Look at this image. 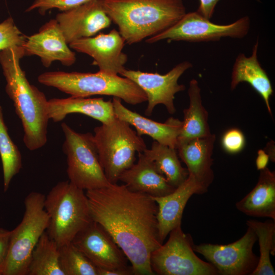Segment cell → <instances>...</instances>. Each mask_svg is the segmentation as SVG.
Segmentation results:
<instances>
[{"label": "cell", "mask_w": 275, "mask_h": 275, "mask_svg": "<svg viewBox=\"0 0 275 275\" xmlns=\"http://www.w3.org/2000/svg\"><path fill=\"white\" fill-rule=\"evenodd\" d=\"M72 243L98 268L125 269L128 260L110 234L92 221L79 232Z\"/></svg>", "instance_id": "cell-13"}, {"label": "cell", "mask_w": 275, "mask_h": 275, "mask_svg": "<svg viewBox=\"0 0 275 275\" xmlns=\"http://www.w3.org/2000/svg\"><path fill=\"white\" fill-rule=\"evenodd\" d=\"M192 66L189 62L184 61L178 64L165 74L124 68L120 75L132 80L146 94L148 101L145 112L146 115L151 116L155 107L160 104L165 106L169 114H173L176 112L174 103L175 95L185 89V86L179 84L178 80L182 74Z\"/></svg>", "instance_id": "cell-12"}, {"label": "cell", "mask_w": 275, "mask_h": 275, "mask_svg": "<svg viewBox=\"0 0 275 275\" xmlns=\"http://www.w3.org/2000/svg\"><path fill=\"white\" fill-rule=\"evenodd\" d=\"M24 56L22 46L8 48L0 51V64L6 93L22 123L23 142L29 150L34 151L47 141L48 100L42 92L29 82L21 69L20 61Z\"/></svg>", "instance_id": "cell-2"}, {"label": "cell", "mask_w": 275, "mask_h": 275, "mask_svg": "<svg viewBox=\"0 0 275 275\" xmlns=\"http://www.w3.org/2000/svg\"><path fill=\"white\" fill-rule=\"evenodd\" d=\"M11 231L0 228V275H3L8 255Z\"/></svg>", "instance_id": "cell-33"}, {"label": "cell", "mask_w": 275, "mask_h": 275, "mask_svg": "<svg viewBox=\"0 0 275 275\" xmlns=\"http://www.w3.org/2000/svg\"><path fill=\"white\" fill-rule=\"evenodd\" d=\"M250 20L248 16L239 18L232 23L221 25L211 22L197 11L186 13L171 27L146 42L154 43L163 40L191 42L217 41L222 37L241 39L249 32Z\"/></svg>", "instance_id": "cell-10"}, {"label": "cell", "mask_w": 275, "mask_h": 275, "mask_svg": "<svg viewBox=\"0 0 275 275\" xmlns=\"http://www.w3.org/2000/svg\"><path fill=\"white\" fill-rule=\"evenodd\" d=\"M235 205L246 215L268 217L275 221L274 172L267 167L260 170L256 185Z\"/></svg>", "instance_id": "cell-23"}, {"label": "cell", "mask_w": 275, "mask_h": 275, "mask_svg": "<svg viewBox=\"0 0 275 275\" xmlns=\"http://www.w3.org/2000/svg\"><path fill=\"white\" fill-rule=\"evenodd\" d=\"M91 0H35L26 12L37 10L44 15L50 9H57L63 12L79 6Z\"/></svg>", "instance_id": "cell-31"}, {"label": "cell", "mask_w": 275, "mask_h": 275, "mask_svg": "<svg viewBox=\"0 0 275 275\" xmlns=\"http://www.w3.org/2000/svg\"><path fill=\"white\" fill-rule=\"evenodd\" d=\"M22 47L25 56H38L46 68L55 61L67 66L76 61L75 54L68 47L56 19L46 22L37 33L26 37Z\"/></svg>", "instance_id": "cell-16"}, {"label": "cell", "mask_w": 275, "mask_h": 275, "mask_svg": "<svg viewBox=\"0 0 275 275\" xmlns=\"http://www.w3.org/2000/svg\"><path fill=\"white\" fill-rule=\"evenodd\" d=\"M48 115L54 122L62 121L70 114H81L107 124L115 118L112 101L103 98H90L71 96L48 100Z\"/></svg>", "instance_id": "cell-21"}, {"label": "cell", "mask_w": 275, "mask_h": 275, "mask_svg": "<svg viewBox=\"0 0 275 275\" xmlns=\"http://www.w3.org/2000/svg\"><path fill=\"white\" fill-rule=\"evenodd\" d=\"M38 80L72 97L112 96L133 105L147 101L145 92L130 79L99 71L96 73L46 72L38 76Z\"/></svg>", "instance_id": "cell-4"}, {"label": "cell", "mask_w": 275, "mask_h": 275, "mask_svg": "<svg viewBox=\"0 0 275 275\" xmlns=\"http://www.w3.org/2000/svg\"><path fill=\"white\" fill-rule=\"evenodd\" d=\"M245 144V136L238 128L228 130L222 138V145L224 150L230 154L240 152L244 148Z\"/></svg>", "instance_id": "cell-32"}, {"label": "cell", "mask_w": 275, "mask_h": 275, "mask_svg": "<svg viewBox=\"0 0 275 275\" xmlns=\"http://www.w3.org/2000/svg\"><path fill=\"white\" fill-rule=\"evenodd\" d=\"M100 1L129 45L162 32L186 13L183 0Z\"/></svg>", "instance_id": "cell-3"}, {"label": "cell", "mask_w": 275, "mask_h": 275, "mask_svg": "<svg viewBox=\"0 0 275 275\" xmlns=\"http://www.w3.org/2000/svg\"><path fill=\"white\" fill-rule=\"evenodd\" d=\"M45 197L37 191L31 192L26 196L22 219L11 230L9 250L3 275H27L32 252L49 226V217L44 206Z\"/></svg>", "instance_id": "cell-7"}, {"label": "cell", "mask_w": 275, "mask_h": 275, "mask_svg": "<svg viewBox=\"0 0 275 275\" xmlns=\"http://www.w3.org/2000/svg\"><path fill=\"white\" fill-rule=\"evenodd\" d=\"M219 1L220 0H199L200 5L197 11L204 17L210 20Z\"/></svg>", "instance_id": "cell-34"}, {"label": "cell", "mask_w": 275, "mask_h": 275, "mask_svg": "<svg viewBox=\"0 0 275 275\" xmlns=\"http://www.w3.org/2000/svg\"><path fill=\"white\" fill-rule=\"evenodd\" d=\"M269 157L267 153L262 149L258 150L256 159V166L258 170H262L267 167Z\"/></svg>", "instance_id": "cell-36"}, {"label": "cell", "mask_w": 275, "mask_h": 275, "mask_svg": "<svg viewBox=\"0 0 275 275\" xmlns=\"http://www.w3.org/2000/svg\"><path fill=\"white\" fill-rule=\"evenodd\" d=\"M61 127L65 136L62 147L66 156L69 181L84 190L111 184L100 163L93 134L77 132L64 122Z\"/></svg>", "instance_id": "cell-8"}, {"label": "cell", "mask_w": 275, "mask_h": 275, "mask_svg": "<svg viewBox=\"0 0 275 275\" xmlns=\"http://www.w3.org/2000/svg\"><path fill=\"white\" fill-rule=\"evenodd\" d=\"M68 44L91 37L107 28L111 20L100 0H91L79 6L58 13L56 18Z\"/></svg>", "instance_id": "cell-15"}, {"label": "cell", "mask_w": 275, "mask_h": 275, "mask_svg": "<svg viewBox=\"0 0 275 275\" xmlns=\"http://www.w3.org/2000/svg\"><path fill=\"white\" fill-rule=\"evenodd\" d=\"M44 206L49 219L47 232L59 247L72 242L93 221L86 193L69 180L51 189Z\"/></svg>", "instance_id": "cell-5"}, {"label": "cell", "mask_w": 275, "mask_h": 275, "mask_svg": "<svg viewBox=\"0 0 275 275\" xmlns=\"http://www.w3.org/2000/svg\"><path fill=\"white\" fill-rule=\"evenodd\" d=\"M257 240L255 232L248 227L245 234L234 242L194 244V250L213 265L218 274L251 275L259 260L253 252Z\"/></svg>", "instance_id": "cell-11"}, {"label": "cell", "mask_w": 275, "mask_h": 275, "mask_svg": "<svg viewBox=\"0 0 275 275\" xmlns=\"http://www.w3.org/2000/svg\"><path fill=\"white\" fill-rule=\"evenodd\" d=\"M0 156L1 158L4 190H8L11 181L22 168V157L17 146L10 136L5 124L2 107L0 105Z\"/></svg>", "instance_id": "cell-28"}, {"label": "cell", "mask_w": 275, "mask_h": 275, "mask_svg": "<svg viewBox=\"0 0 275 275\" xmlns=\"http://www.w3.org/2000/svg\"><path fill=\"white\" fill-rule=\"evenodd\" d=\"M188 94L189 104L188 108L183 110L182 127L177 145L212 134L208 124V113L202 104L201 89L196 79L190 81Z\"/></svg>", "instance_id": "cell-24"}, {"label": "cell", "mask_w": 275, "mask_h": 275, "mask_svg": "<svg viewBox=\"0 0 275 275\" xmlns=\"http://www.w3.org/2000/svg\"><path fill=\"white\" fill-rule=\"evenodd\" d=\"M125 43L119 32L113 29L108 34L81 38L69 45L76 51L91 56L99 71L118 75L127 61V55L122 52Z\"/></svg>", "instance_id": "cell-14"}, {"label": "cell", "mask_w": 275, "mask_h": 275, "mask_svg": "<svg viewBox=\"0 0 275 275\" xmlns=\"http://www.w3.org/2000/svg\"><path fill=\"white\" fill-rule=\"evenodd\" d=\"M112 103L115 116L133 126L139 135H147L161 144L177 148L182 121L170 117L164 123L158 122L129 109L119 98L113 97Z\"/></svg>", "instance_id": "cell-18"}, {"label": "cell", "mask_w": 275, "mask_h": 275, "mask_svg": "<svg viewBox=\"0 0 275 275\" xmlns=\"http://www.w3.org/2000/svg\"><path fill=\"white\" fill-rule=\"evenodd\" d=\"M92 220L112 237L130 262L133 274L153 275L152 253L162 243L157 227L158 207L152 197L125 184L86 192Z\"/></svg>", "instance_id": "cell-1"}, {"label": "cell", "mask_w": 275, "mask_h": 275, "mask_svg": "<svg viewBox=\"0 0 275 275\" xmlns=\"http://www.w3.org/2000/svg\"><path fill=\"white\" fill-rule=\"evenodd\" d=\"M93 138L100 163L111 184L117 183L121 174L134 163L136 153L147 149L141 136L116 117L111 122L96 127Z\"/></svg>", "instance_id": "cell-6"}, {"label": "cell", "mask_w": 275, "mask_h": 275, "mask_svg": "<svg viewBox=\"0 0 275 275\" xmlns=\"http://www.w3.org/2000/svg\"><path fill=\"white\" fill-rule=\"evenodd\" d=\"M169 235L167 241L151 255L150 265L155 274L218 275L213 265L197 256L192 237L183 231L181 225L173 229Z\"/></svg>", "instance_id": "cell-9"}, {"label": "cell", "mask_w": 275, "mask_h": 275, "mask_svg": "<svg viewBox=\"0 0 275 275\" xmlns=\"http://www.w3.org/2000/svg\"><path fill=\"white\" fill-rule=\"evenodd\" d=\"M119 181L130 190L151 197H162L171 193L175 187L157 170L152 161L143 152L138 153V161L122 172Z\"/></svg>", "instance_id": "cell-20"}, {"label": "cell", "mask_w": 275, "mask_h": 275, "mask_svg": "<svg viewBox=\"0 0 275 275\" xmlns=\"http://www.w3.org/2000/svg\"><path fill=\"white\" fill-rule=\"evenodd\" d=\"M258 44L257 41L250 57L240 53L236 58L232 68L230 88L233 90L240 82L249 83L262 97L268 113L272 116L269 100L273 90L268 75L258 60Z\"/></svg>", "instance_id": "cell-22"}, {"label": "cell", "mask_w": 275, "mask_h": 275, "mask_svg": "<svg viewBox=\"0 0 275 275\" xmlns=\"http://www.w3.org/2000/svg\"><path fill=\"white\" fill-rule=\"evenodd\" d=\"M257 1H259V0H257Z\"/></svg>", "instance_id": "cell-38"}, {"label": "cell", "mask_w": 275, "mask_h": 275, "mask_svg": "<svg viewBox=\"0 0 275 275\" xmlns=\"http://www.w3.org/2000/svg\"><path fill=\"white\" fill-rule=\"evenodd\" d=\"M143 153L152 161L158 172L173 187H177L188 178V170L182 166L176 149L154 141L151 148H147Z\"/></svg>", "instance_id": "cell-25"}, {"label": "cell", "mask_w": 275, "mask_h": 275, "mask_svg": "<svg viewBox=\"0 0 275 275\" xmlns=\"http://www.w3.org/2000/svg\"><path fill=\"white\" fill-rule=\"evenodd\" d=\"M59 252L65 275H98L97 268L72 242L60 246Z\"/></svg>", "instance_id": "cell-29"}, {"label": "cell", "mask_w": 275, "mask_h": 275, "mask_svg": "<svg viewBox=\"0 0 275 275\" xmlns=\"http://www.w3.org/2000/svg\"><path fill=\"white\" fill-rule=\"evenodd\" d=\"M98 275H131L133 274L131 266L125 269H104L98 268Z\"/></svg>", "instance_id": "cell-35"}, {"label": "cell", "mask_w": 275, "mask_h": 275, "mask_svg": "<svg viewBox=\"0 0 275 275\" xmlns=\"http://www.w3.org/2000/svg\"><path fill=\"white\" fill-rule=\"evenodd\" d=\"M26 38L12 17L0 23V51L15 46H22Z\"/></svg>", "instance_id": "cell-30"}, {"label": "cell", "mask_w": 275, "mask_h": 275, "mask_svg": "<svg viewBox=\"0 0 275 275\" xmlns=\"http://www.w3.org/2000/svg\"><path fill=\"white\" fill-rule=\"evenodd\" d=\"M246 224L255 232L260 250L257 266L251 275H274V269L270 258V255L275 254L274 221L271 219L262 222L248 219Z\"/></svg>", "instance_id": "cell-27"}, {"label": "cell", "mask_w": 275, "mask_h": 275, "mask_svg": "<svg viewBox=\"0 0 275 275\" xmlns=\"http://www.w3.org/2000/svg\"><path fill=\"white\" fill-rule=\"evenodd\" d=\"M274 143L273 141L269 142L267 146L266 149L267 151H265L267 154L268 155L269 159L272 161L274 162L275 161V154H274Z\"/></svg>", "instance_id": "cell-37"}, {"label": "cell", "mask_w": 275, "mask_h": 275, "mask_svg": "<svg viewBox=\"0 0 275 275\" xmlns=\"http://www.w3.org/2000/svg\"><path fill=\"white\" fill-rule=\"evenodd\" d=\"M59 257V246L46 231L32 252L27 275H65Z\"/></svg>", "instance_id": "cell-26"}, {"label": "cell", "mask_w": 275, "mask_h": 275, "mask_svg": "<svg viewBox=\"0 0 275 275\" xmlns=\"http://www.w3.org/2000/svg\"><path fill=\"white\" fill-rule=\"evenodd\" d=\"M206 187L193 176L188 178L170 194L162 197H151L156 202L158 211L157 227L159 240L162 244L169 233L181 225L184 208L194 195H202L208 191Z\"/></svg>", "instance_id": "cell-17"}, {"label": "cell", "mask_w": 275, "mask_h": 275, "mask_svg": "<svg viewBox=\"0 0 275 275\" xmlns=\"http://www.w3.org/2000/svg\"><path fill=\"white\" fill-rule=\"evenodd\" d=\"M215 139L214 134L193 139L178 144L176 148L189 175L207 188L214 178L212 156Z\"/></svg>", "instance_id": "cell-19"}]
</instances>
